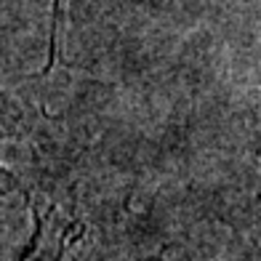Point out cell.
<instances>
[{
  "label": "cell",
  "mask_w": 261,
  "mask_h": 261,
  "mask_svg": "<svg viewBox=\"0 0 261 261\" xmlns=\"http://www.w3.org/2000/svg\"><path fill=\"white\" fill-rule=\"evenodd\" d=\"M64 16H67V0H56L54 3V48H56L59 32L64 27Z\"/></svg>",
  "instance_id": "cell-1"
}]
</instances>
